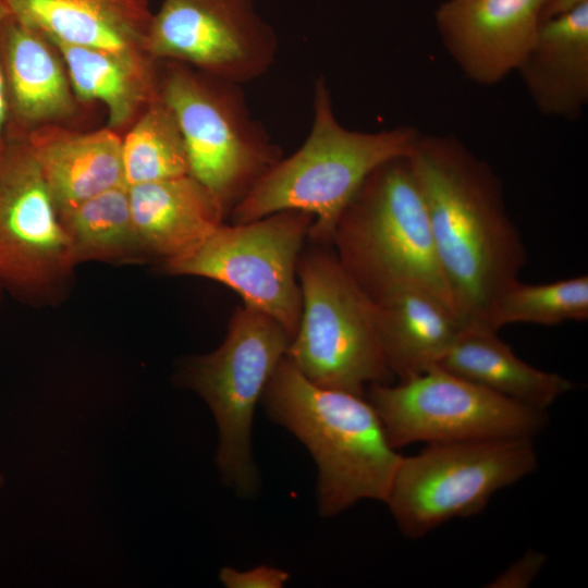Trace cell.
Listing matches in <instances>:
<instances>
[{
    "label": "cell",
    "instance_id": "9a60e30c",
    "mask_svg": "<svg viewBox=\"0 0 588 588\" xmlns=\"http://www.w3.org/2000/svg\"><path fill=\"white\" fill-rule=\"evenodd\" d=\"M11 14L53 41L157 63L147 51L148 0H4Z\"/></svg>",
    "mask_w": 588,
    "mask_h": 588
},
{
    "label": "cell",
    "instance_id": "5bb4252c",
    "mask_svg": "<svg viewBox=\"0 0 588 588\" xmlns=\"http://www.w3.org/2000/svg\"><path fill=\"white\" fill-rule=\"evenodd\" d=\"M0 62L8 107L7 134L25 137L47 124H64L77 98L51 39L9 12L0 25Z\"/></svg>",
    "mask_w": 588,
    "mask_h": 588
},
{
    "label": "cell",
    "instance_id": "9c48e42d",
    "mask_svg": "<svg viewBox=\"0 0 588 588\" xmlns=\"http://www.w3.org/2000/svg\"><path fill=\"white\" fill-rule=\"evenodd\" d=\"M314 222L282 210L242 223H221L191 250L164 262L169 273L220 282L243 304L279 321L294 335L302 311L297 262Z\"/></svg>",
    "mask_w": 588,
    "mask_h": 588
},
{
    "label": "cell",
    "instance_id": "44dd1931",
    "mask_svg": "<svg viewBox=\"0 0 588 588\" xmlns=\"http://www.w3.org/2000/svg\"><path fill=\"white\" fill-rule=\"evenodd\" d=\"M51 41L77 100L101 102L111 130H127L159 98L160 62L139 63L98 49Z\"/></svg>",
    "mask_w": 588,
    "mask_h": 588
},
{
    "label": "cell",
    "instance_id": "3957f363",
    "mask_svg": "<svg viewBox=\"0 0 588 588\" xmlns=\"http://www.w3.org/2000/svg\"><path fill=\"white\" fill-rule=\"evenodd\" d=\"M313 123L303 145L281 158L230 212L231 223L282 210L314 217L309 242L331 245L335 224L366 177L383 162L409 156L421 132L409 125L350 130L336 119L322 77L314 85Z\"/></svg>",
    "mask_w": 588,
    "mask_h": 588
},
{
    "label": "cell",
    "instance_id": "d4e9b609",
    "mask_svg": "<svg viewBox=\"0 0 588 588\" xmlns=\"http://www.w3.org/2000/svg\"><path fill=\"white\" fill-rule=\"evenodd\" d=\"M219 578L228 588H281L289 580L290 574L283 569L259 565L247 571L224 566Z\"/></svg>",
    "mask_w": 588,
    "mask_h": 588
},
{
    "label": "cell",
    "instance_id": "83f0119b",
    "mask_svg": "<svg viewBox=\"0 0 588 588\" xmlns=\"http://www.w3.org/2000/svg\"><path fill=\"white\" fill-rule=\"evenodd\" d=\"M9 14L4 0H0V25L3 19ZM8 124V107L5 98V88L0 62V142L5 137Z\"/></svg>",
    "mask_w": 588,
    "mask_h": 588
},
{
    "label": "cell",
    "instance_id": "ba28073f",
    "mask_svg": "<svg viewBox=\"0 0 588 588\" xmlns=\"http://www.w3.org/2000/svg\"><path fill=\"white\" fill-rule=\"evenodd\" d=\"M537 467L530 438L428 443L402 455L384 503L401 532L419 539L451 519L480 513Z\"/></svg>",
    "mask_w": 588,
    "mask_h": 588
},
{
    "label": "cell",
    "instance_id": "7c38bea8",
    "mask_svg": "<svg viewBox=\"0 0 588 588\" xmlns=\"http://www.w3.org/2000/svg\"><path fill=\"white\" fill-rule=\"evenodd\" d=\"M71 243L24 137L0 142V285L30 295L75 266Z\"/></svg>",
    "mask_w": 588,
    "mask_h": 588
},
{
    "label": "cell",
    "instance_id": "d6986e66",
    "mask_svg": "<svg viewBox=\"0 0 588 588\" xmlns=\"http://www.w3.org/2000/svg\"><path fill=\"white\" fill-rule=\"evenodd\" d=\"M127 187L142 247L164 262L191 250L226 217L213 194L189 174Z\"/></svg>",
    "mask_w": 588,
    "mask_h": 588
},
{
    "label": "cell",
    "instance_id": "603a6c76",
    "mask_svg": "<svg viewBox=\"0 0 588 588\" xmlns=\"http://www.w3.org/2000/svg\"><path fill=\"white\" fill-rule=\"evenodd\" d=\"M122 166L127 186L189 174L181 128L160 96L122 137Z\"/></svg>",
    "mask_w": 588,
    "mask_h": 588
},
{
    "label": "cell",
    "instance_id": "ffe728a7",
    "mask_svg": "<svg viewBox=\"0 0 588 588\" xmlns=\"http://www.w3.org/2000/svg\"><path fill=\"white\" fill-rule=\"evenodd\" d=\"M439 367L517 403L547 411L574 388L565 377L520 359L482 322H465Z\"/></svg>",
    "mask_w": 588,
    "mask_h": 588
},
{
    "label": "cell",
    "instance_id": "4fadbf2b",
    "mask_svg": "<svg viewBox=\"0 0 588 588\" xmlns=\"http://www.w3.org/2000/svg\"><path fill=\"white\" fill-rule=\"evenodd\" d=\"M547 1L444 0L433 14L436 32L466 78L493 86L516 72Z\"/></svg>",
    "mask_w": 588,
    "mask_h": 588
},
{
    "label": "cell",
    "instance_id": "30bf717a",
    "mask_svg": "<svg viewBox=\"0 0 588 588\" xmlns=\"http://www.w3.org/2000/svg\"><path fill=\"white\" fill-rule=\"evenodd\" d=\"M366 399L391 445L489 439H534L547 411L497 394L439 366L395 384H370Z\"/></svg>",
    "mask_w": 588,
    "mask_h": 588
},
{
    "label": "cell",
    "instance_id": "e0dca14e",
    "mask_svg": "<svg viewBox=\"0 0 588 588\" xmlns=\"http://www.w3.org/2000/svg\"><path fill=\"white\" fill-rule=\"evenodd\" d=\"M58 211L125 184L122 137L110 127L79 132L47 124L24 137Z\"/></svg>",
    "mask_w": 588,
    "mask_h": 588
},
{
    "label": "cell",
    "instance_id": "6da1fadb",
    "mask_svg": "<svg viewBox=\"0 0 588 588\" xmlns=\"http://www.w3.org/2000/svg\"><path fill=\"white\" fill-rule=\"evenodd\" d=\"M409 162L455 308L465 322L487 324L491 306L527 259L502 181L454 134L421 133Z\"/></svg>",
    "mask_w": 588,
    "mask_h": 588
},
{
    "label": "cell",
    "instance_id": "ac0fdd59",
    "mask_svg": "<svg viewBox=\"0 0 588 588\" xmlns=\"http://www.w3.org/2000/svg\"><path fill=\"white\" fill-rule=\"evenodd\" d=\"M377 331L399 381L438 366L465 321L444 301L419 287H404L375 301Z\"/></svg>",
    "mask_w": 588,
    "mask_h": 588
},
{
    "label": "cell",
    "instance_id": "8992f818",
    "mask_svg": "<svg viewBox=\"0 0 588 588\" xmlns=\"http://www.w3.org/2000/svg\"><path fill=\"white\" fill-rule=\"evenodd\" d=\"M302 311L286 352L317 385L365 395L391 372L380 344L376 308L331 245L303 248L297 262Z\"/></svg>",
    "mask_w": 588,
    "mask_h": 588
},
{
    "label": "cell",
    "instance_id": "cb8c5ba5",
    "mask_svg": "<svg viewBox=\"0 0 588 588\" xmlns=\"http://www.w3.org/2000/svg\"><path fill=\"white\" fill-rule=\"evenodd\" d=\"M588 319V275L548 283L513 282L495 299L487 324L499 331L514 323L558 326Z\"/></svg>",
    "mask_w": 588,
    "mask_h": 588
},
{
    "label": "cell",
    "instance_id": "f1b7e54d",
    "mask_svg": "<svg viewBox=\"0 0 588 588\" xmlns=\"http://www.w3.org/2000/svg\"><path fill=\"white\" fill-rule=\"evenodd\" d=\"M4 485V476L2 475V473H0V490L2 489Z\"/></svg>",
    "mask_w": 588,
    "mask_h": 588
},
{
    "label": "cell",
    "instance_id": "277c9868",
    "mask_svg": "<svg viewBox=\"0 0 588 588\" xmlns=\"http://www.w3.org/2000/svg\"><path fill=\"white\" fill-rule=\"evenodd\" d=\"M331 246L372 301L400 289L419 287L457 313L409 156L388 160L366 177L341 213Z\"/></svg>",
    "mask_w": 588,
    "mask_h": 588
},
{
    "label": "cell",
    "instance_id": "8fae6325",
    "mask_svg": "<svg viewBox=\"0 0 588 588\" xmlns=\"http://www.w3.org/2000/svg\"><path fill=\"white\" fill-rule=\"evenodd\" d=\"M279 40L255 0H162L147 40L156 61H174L243 85L274 64Z\"/></svg>",
    "mask_w": 588,
    "mask_h": 588
},
{
    "label": "cell",
    "instance_id": "2e32d148",
    "mask_svg": "<svg viewBox=\"0 0 588 588\" xmlns=\"http://www.w3.org/2000/svg\"><path fill=\"white\" fill-rule=\"evenodd\" d=\"M516 73L541 114L580 119L588 103V3L541 21Z\"/></svg>",
    "mask_w": 588,
    "mask_h": 588
},
{
    "label": "cell",
    "instance_id": "7a4b0ae2",
    "mask_svg": "<svg viewBox=\"0 0 588 588\" xmlns=\"http://www.w3.org/2000/svg\"><path fill=\"white\" fill-rule=\"evenodd\" d=\"M260 401L269 418L311 454L321 516L362 500L385 501L402 455L365 395L317 385L284 356Z\"/></svg>",
    "mask_w": 588,
    "mask_h": 588
},
{
    "label": "cell",
    "instance_id": "5b68a950",
    "mask_svg": "<svg viewBox=\"0 0 588 588\" xmlns=\"http://www.w3.org/2000/svg\"><path fill=\"white\" fill-rule=\"evenodd\" d=\"M159 96L181 128L189 175L226 216L282 157L250 113L242 85L174 61H161Z\"/></svg>",
    "mask_w": 588,
    "mask_h": 588
},
{
    "label": "cell",
    "instance_id": "7402d4cb",
    "mask_svg": "<svg viewBox=\"0 0 588 588\" xmlns=\"http://www.w3.org/2000/svg\"><path fill=\"white\" fill-rule=\"evenodd\" d=\"M59 215L75 264L134 259L145 254L133 222L126 184L107 189Z\"/></svg>",
    "mask_w": 588,
    "mask_h": 588
},
{
    "label": "cell",
    "instance_id": "484cf974",
    "mask_svg": "<svg viewBox=\"0 0 588 588\" xmlns=\"http://www.w3.org/2000/svg\"><path fill=\"white\" fill-rule=\"evenodd\" d=\"M548 561L546 553L529 550L489 581L488 588H525L539 575Z\"/></svg>",
    "mask_w": 588,
    "mask_h": 588
},
{
    "label": "cell",
    "instance_id": "52a82bcc",
    "mask_svg": "<svg viewBox=\"0 0 588 588\" xmlns=\"http://www.w3.org/2000/svg\"><path fill=\"white\" fill-rule=\"evenodd\" d=\"M291 341L279 321L243 304L234 310L221 345L188 359L181 371L182 383L197 392L213 414L218 469L242 498L254 497L259 488L252 448L255 408Z\"/></svg>",
    "mask_w": 588,
    "mask_h": 588
},
{
    "label": "cell",
    "instance_id": "4316f807",
    "mask_svg": "<svg viewBox=\"0 0 588 588\" xmlns=\"http://www.w3.org/2000/svg\"><path fill=\"white\" fill-rule=\"evenodd\" d=\"M585 3L588 0H548L541 12V21L568 13Z\"/></svg>",
    "mask_w": 588,
    "mask_h": 588
}]
</instances>
